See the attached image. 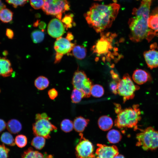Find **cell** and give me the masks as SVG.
<instances>
[{
  "label": "cell",
  "instance_id": "obj_2",
  "mask_svg": "<svg viewBox=\"0 0 158 158\" xmlns=\"http://www.w3.org/2000/svg\"><path fill=\"white\" fill-rule=\"evenodd\" d=\"M151 4L148 0H142L138 8L133 10L132 14L135 16L128 22L130 31L129 37L133 42H139L144 39L150 41L153 38L152 32L148 25Z\"/></svg>",
  "mask_w": 158,
  "mask_h": 158
},
{
  "label": "cell",
  "instance_id": "obj_45",
  "mask_svg": "<svg viewBox=\"0 0 158 158\" xmlns=\"http://www.w3.org/2000/svg\"><path fill=\"white\" fill-rule=\"evenodd\" d=\"M158 14V8H156L154 10ZM154 35H158V29L154 32Z\"/></svg>",
  "mask_w": 158,
  "mask_h": 158
},
{
  "label": "cell",
  "instance_id": "obj_50",
  "mask_svg": "<svg viewBox=\"0 0 158 158\" xmlns=\"http://www.w3.org/2000/svg\"><path fill=\"white\" fill-rule=\"evenodd\" d=\"M113 1L115 3H116L117 2V0H113Z\"/></svg>",
  "mask_w": 158,
  "mask_h": 158
},
{
  "label": "cell",
  "instance_id": "obj_39",
  "mask_svg": "<svg viewBox=\"0 0 158 158\" xmlns=\"http://www.w3.org/2000/svg\"><path fill=\"white\" fill-rule=\"evenodd\" d=\"M63 55L61 54L56 52L55 59L54 61L55 63H57L60 62L63 56Z\"/></svg>",
  "mask_w": 158,
  "mask_h": 158
},
{
  "label": "cell",
  "instance_id": "obj_48",
  "mask_svg": "<svg viewBox=\"0 0 158 158\" xmlns=\"http://www.w3.org/2000/svg\"><path fill=\"white\" fill-rule=\"evenodd\" d=\"M3 55L5 56H7L8 54V52L7 50H4L2 52Z\"/></svg>",
  "mask_w": 158,
  "mask_h": 158
},
{
  "label": "cell",
  "instance_id": "obj_27",
  "mask_svg": "<svg viewBox=\"0 0 158 158\" xmlns=\"http://www.w3.org/2000/svg\"><path fill=\"white\" fill-rule=\"evenodd\" d=\"M0 139L2 142L8 145L13 146L15 145V142L13 136L8 132H5L3 133Z\"/></svg>",
  "mask_w": 158,
  "mask_h": 158
},
{
  "label": "cell",
  "instance_id": "obj_49",
  "mask_svg": "<svg viewBox=\"0 0 158 158\" xmlns=\"http://www.w3.org/2000/svg\"><path fill=\"white\" fill-rule=\"evenodd\" d=\"M131 0H120L121 1H130Z\"/></svg>",
  "mask_w": 158,
  "mask_h": 158
},
{
  "label": "cell",
  "instance_id": "obj_20",
  "mask_svg": "<svg viewBox=\"0 0 158 158\" xmlns=\"http://www.w3.org/2000/svg\"><path fill=\"white\" fill-rule=\"evenodd\" d=\"M8 130L13 134H16L20 132L22 129V126L18 120L12 119L9 120L7 124Z\"/></svg>",
  "mask_w": 158,
  "mask_h": 158
},
{
  "label": "cell",
  "instance_id": "obj_36",
  "mask_svg": "<svg viewBox=\"0 0 158 158\" xmlns=\"http://www.w3.org/2000/svg\"><path fill=\"white\" fill-rule=\"evenodd\" d=\"M118 81L113 80L109 84V87L112 92L115 95L118 93Z\"/></svg>",
  "mask_w": 158,
  "mask_h": 158
},
{
  "label": "cell",
  "instance_id": "obj_51",
  "mask_svg": "<svg viewBox=\"0 0 158 158\" xmlns=\"http://www.w3.org/2000/svg\"><path fill=\"white\" fill-rule=\"evenodd\" d=\"M98 0V1H101V0Z\"/></svg>",
  "mask_w": 158,
  "mask_h": 158
},
{
  "label": "cell",
  "instance_id": "obj_14",
  "mask_svg": "<svg viewBox=\"0 0 158 158\" xmlns=\"http://www.w3.org/2000/svg\"><path fill=\"white\" fill-rule=\"evenodd\" d=\"M153 45L151 49L145 51L143 56L148 67L151 69L158 67V50L155 49Z\"/></svg>",
  "mask_w": 158,
  "mask_h": 158
},
{
  "label": "cell",
  "instance_id": "obj_4",
  "mask_svg": "<svg viewBox=\"0 0 158 158\" xmlns=\"http://www.w3.org/2000/svg\"><path fill=\"white\" fill-rule=\"evenodd\" d=\"M101 33L100 38L92 46V53L102 56L104 61H110L118 55V48L114 47L113 44L116 35L110 32Z\"/></svg>",
  "mask_w": 158,
  "mask_h": 158
},
{
  "label": "cell",
  "instance_id": "obj_1",
  "mask_svg": "<svg viewBox=\"0 0 158 158\" xmlns=\"http://www.w3.org/2000/svg\"><path fill=\"white\" fill-rule=\"evenodd\" d=\"M120 7L119 4H94L84 15L89 25L97 33L110 27L116 18Z\"/></svg>",
  "mask_w": 158,
  "mask_h": 158
},
{
  "label": "cell",
  "instance_id": "obj_15",
  "mask_svg": "<svg viewBox=\"0 0 158 158\" xmlns=\"http://www.w3.org/2000/svg\"><path fill=\"white\" fill-rule=\"evenodd\" d=\"M132 79L137 84L141 85L151 80V77L150 74L145 70L137 69L133 73Z\"/></svg>",
  "mask_w": 158,
  "mask_h": 158
},
{
  "label": "cell",
  "instance_id": "obj_30",
  "mask_svg": "<svg viewBox=\"0 0 158 158\" xmlns=\"http://www.w3.org/2000/svg\"><path fill=\"white\" fill-rule=\"evenodd\" d=\"M61 130L65 133H68L71 131L73 128V124L71 120L65 119L61 122L60 124Z\"/></svg>",
  "mask_w": 158,
  "mask_h": 158
},
{
  "label": "cell",
  "instance_id": "obj_22",
  "mask_svg": "<svg viewBox=\"0 0 158 158\" xmlns=\"http://www.w3.org/2000/svg\"><path fill=\"white\" fill-rule=\"evenodd\" d=\"M122 135L120 132L115 129L110 130L107 135V138L109 142L111 143L115 144L120 142L121 138Z\"/></svg>",
  "mask_w": 158,
  "mask_h": 158
},
{
  "label": "cell",
  "instance_id": "obj_23",
  "mask_svg": "<svg viewBox=\"0 0 158 158\" xmlns=\"http://www.w3.org/2000/svg\"><path fill=\"white\" fill-rule=\"evenodd\" d=\"M13 12L10 9L4 8L0 11V20L5 23L11 22L13 20Z\"/></svg>",
  "mask_w": 158,
  "mask_h": 158
},
{
  "label": "cell",
  "instance_id": "obj_24",
  "mask_svg": "<svg viewBox=\"0 0 158 158\" xmlns=\"http://www.w3.org/2000/svg\"><path fill=\"white\" fill-rule=\"evenodd\" d=\"M49 84V81L48 78L42 76L38 77L34 82L35 86L40 90L45 89L48 86Z\"/></svg>",
  "mask_w": 158,
  "mask_h": 158
},
{
  "label": "cell",
  "instance_id": "obj_37",
  "mask_svg": "<svg viewBox=\"0 0 158 158\" xmlns=\"http://www.w3.org/2000/svg\"><path fill=\"white\" fill-rule=\"evenodd\" d=\"M48 94L49 98L52 100L55 99L58 95L57 91L54 88L49 90L48 91Z\"/></svg>",
  "mask_w": 158,
  "mask_h": 158
},
{
  "label": "cell",
  "instance_id": "obj_29",
  "mask_svg": "<svg viewBox=\"0 0 158 158\" xmlns=\"http://www.w3.org/2000/svg\"><path fill=\"white\" fill-rule=\"evenodd\" d=\"M84 97V95L82 92L77 89L74 88L72 91L71 96V101L73 103H78Z\"/></svg>",
  "mask_w": 158,
  "mask_h": 158
},
{
  "label": "cell",
  "instance_id": "obj_12",
  "mask_svg": "<svg viewBox=\"0 0 158 158\" xmlns=\"http://www.w3.org/2000/svg\"><path fill=\"white\" fill-rule=\"evenodd\" d=\"M65 27L61 20L57 18L52 19L49 22L47 27L48 34L53 38H59L64 34Z\"/></svg>",
  "mask_w": 158,
  "mask_h": 158
},
{
  "label": "cell",
  "instance_id": "obj_5",
  "mask_svg": "<svg viewBox=\"0 0 158 158\" xmlns=\"http://www.w3.org/2000/svg\"><path fill=\"white\" fill-rule=\"evenodd\" d=\"M136 146H141L144 150H153L158 148V131L152 127L142 130L136 135Z\"/></svg>",
  "mask_w": 158,
  "mask_h": 158
},
{
  "label": "cell",
  "instance_id": "obj_16",
  "mask_svg": "<svg viewBox=\"0 0 158 158\" xmlns=\"http://www.w3.org/2000/svg\"><path fill=\"white\" fill-rule=\"evenodd\" d=\"M13 72L10 61L5 57H0V76L8 77L11 75Z\"/></svg>",
  "mask_w": 158,
  "mask_h": 158
},
{
  "label": "cell",
  "instance_id": "obj_13",
  "mask_svg": "<svg viewBox=\"0 0 158 158\" xmlns=\"http://www.w3.org/2000/svg\"><path fill=\"white\" fill-rule=\"evenodd\" d=\"M66 38L60 37L57 38L54 45V48L56 52L65 54L69 53L75 45Z\"/></svg>",
  "mask_w": 158,
  "mask_h": 158
},
{
  "label": "cell",
  "instance_id": "obj_34",
  "mask_svg": "<svg viewBox=\"0 0 158 158\" xmlns=\"http://www.w3.org/2000/svg\"><path fill=\"white\" fill-rule=\"evenodd\" d=\"M30 4L34 9L42 8L44 4V0H30Z\"/></svg>",
  "mask_w": 158,
  "mask_h": 158
},
{
  "label": "cell",
  "instance_id": "obj_41",
  "mask_svg": "<svg viewBox=\"0 0 158 158\" xmlns=\"http://www.w3.org/2000/svg\"><path fill=\"white\" fill-rule=\"evenodd\" d=\"M111 74L113 80L119 81L120 79L117 74H116L113 71H111Z\"/></svg>",
  "mask_w": 158,
  "mask_h": 158
},
{
  "label": "cell",
  "instance_id": "obj_18",
  "mask_svg": "<svg viewBox=\"0 0 158 158\" xmlns=\"http://www.w3.org/2000/svg\"><path fill=\"white\" fill-rule=\"evenodd\" d=\"M89 121L88 119L81 116L76 117L73 123L74 129L76 132L81 133L84 130Z\"/></svg>",
  "mask_w": 158,
  "mask_h": 158
},
{
  "label": "cell",
  "instance_id": "obj_3",
  "mask_svg": "<svg viewBox=\"0 0 158 158\" xmlns=\"http://www.w3.org/2000/svg\"><path fill=\"white\" fill-rule=\"evenodd\" d=\"M115 111L117 114L114 121L115 126L120 129L129 128L138 129V123L141 119V112L138 104L132 107L122 109L121 105L115 103Z\"/></svg>",
  "mask_w": 158,
  "mask_h": 158
},
{
  "label": "cell",
  "instance_id": "obj_33",
  "mask_svg": "<svg viewBox=\"0 0 158 158\" xmlns=\"http://www.w3.org/2000/svg\"><path fill=\"white\" fill-rule=\"evenodd\" d=\"M29 0H6L8 4L12 5L15 8L18 6H24Z\"/></svg>",
  "mask_w": 158,
  "mask_h": 158
},
{
  "label": "cell",
  "instance_id": "obj_28",
  "mask_svg": "<svg viewBox=\"0 0 158 158\" xmlns=\"http://www.w3.org/2000/svg\"><path fill=\"white\" fill-rule=\"evenodd\" d=\"M104 90L103 87L101 85L95 84L92 87L90 93L93 96L96 97H100L104 95Z\"/></svg>",
  "mask_w": 158,
  "mask_h": 158
},
{
  "label": "cell",
  "instance_id": "obj_19",
  "mask_svg": "<svg viewBox=\"0 0 158 158\" xmlns=\"http://www.w3.org/2000/svg\"><path fill=\"white\" fill-rule=\"evenodd\" d=\"M98 124L101 130L107 131L110 129L112 126L113 121L110 117L107 116H103L99 118Z\"/></svg>",
  "mask_w": 158,
  "mask_h": 158
},
{
  "label": "cell",
  "instance_id": "obj_8",
  "mask_svg": "<svg viewBox=\"0 0 158 158\" xmlns=\"http://www.w3.org/2000/svg\"><path fill=\"white\" fill-rule=\"evenodd\" d=\"M140 87L135 85L128 74H125L119 81L118 84V94L123 98V102L133 99L135 93Z\"/></svg>",
  "mask_w": 158,
  "mask_h": 158
},
{
  "label": "cell",
  "instance_id": "obj_7",
  "mask_svg": "<svg viewBox=\"0 0 158 158\" xmlns=\"http://www.w3.org/2000/svg\"><path fill=\"white\" fill-rule=\"evenodd\" d=\"M70 7L67 0H44L42 8L46 14L56 16L61 20L63 13L69 10Z\"/></svg>",
  "mask_w": 158,
  "mask_h": 158
},
{
  "label": "cell",
  "instance_id": "obj_38",
  "mask_svg": "<svg viewBox=\"0 0 158 158\" xmlns=\"http://www.w3.org/2000/svg\"><path fill=\"white\" fill-rule=\"evenodd\" d=\"M6 35L8 39H12L14 35L13 31L10 29L7 28L6 30Z\"/></svg>",
  "mask_w": 158,
  "mask_h": 158
},
{
  "label": "cell",
  "instance_id": "obj_43",
  "mask_svg": "<svg viewBox=\"0 0 158 158\" xmlns=\"http://www.w3.org/2000/svg\"><path fill=\"white\" fill-rule=\"evenodd\" d=\"M69 41H71L74 39V36L71 32H68L67 33L66 38Z\"/></svg>",
  "mask_w": 158,
  "mask_h": 158
},
{
  "label": "cell",
  "instance_id": "obj_40",
  "mask_svg": "<svg viewBox=\"0 0 158 158\" xmlns=\"http://www.w3.org/2000/svg\"><path fill=\"white\" fill-rule=\"evenodd\" d=\"M7 124L3 119H0V132L4 130L6 127Z\"/></svg>",
  "mask_w": 158,
  "mask_h": 158
},
{
  "label": "cell",
  "instance_id": "obj_31",
  "mask_svg": "<svg viewBox=\"0 0 158 158\" xmlns=\"http://www.w3.org/2000/svg\"><path fill=\"white\" fill-rule=\"evenodd\" d=\"M73 16L74 15L73 14H66L62 19L61 21L66 29L71 28L73 25H74L73 21Z\"/></svg>",
  "mask_w": 158,
  "mask_h": 158
},
{
  "label": "cell",
  "instance_id": "obj_52",
  "mask_svg": "<svg viewBox=\"0 0 158 158\" xmlns=\"http://www.w3.org/2000/svg\"></svg>",
  "mask_w": 158,
  "mask_h": 158
},
{
  "label": "cell",
  "instance_id": "obj_11",
  "mask_svg": "<svg viewBox=\"0 0 158 158\" xmlns=\"http://www.w3.org/2000/svg\"><path fill=\"white\" fill-rule=\"evenodd\" d=\"M97 146L95 152L97 157L95 158H114L118 154V148L115 145L97 144Z\"/></svg>",
  "mask_w": 158,
  "mask_h": 158
},
{
  "label": "cell",
  "instance_id": "obj_17",
  "mask_svg": "<svg viewBox=\"0 0 158 158\" xmlns=\"http://www.w3.org/2000/svg\"><path fill=\"white\" fill-rule=\"evenodd\" d=\"M21 158H53V157L46 153L42 154L38 151L34 150L31 147H29L23 152Z\"/></svg>",
  "mask_w": 158,
  "mask_h": 158
},
{
  "label": "cell",
  "instance_id": "obj_10",
  "mask_svg": "<svg viewBox=\"0 0 158 158\" xmlns=\"http://www.w3.org/2000/svg\"><path fill=\"white\" fill-rule=\"evenodd\" d=\"M80 139L75 147V155L77 158H95L94 147L92 143L86 139L83 134H79Z\"/></svg>",
  "mask_w": 158,
  "mask_h": 158
},
{
  "label": "cell",
  "instance_id": "obj_44",
  "mask_svg": "<svg viewBox=\"0 0 158 158\" xmlns=\"http://www.w3.org/2000/svg\"><path fill=\"white\" fill-rule=\"evenodd\" d=\"M6 7V5L2 2L1 0H0V11L2 8Z\"/></svg>",
  "mask_w": 158,
  "mask_h": 158
},
{
  "label": "cell",
  "instance_id": "obj_47",
  "mask_svg": "<svg viewBox=\"0 0 158 158\" xmlns=\"http://www.w3.org/2000/svg\"><path fill=\"white\" fill-rule=\"evenodd\" d=\"M114 158H125V157L122 154H119L116 156Z\"/></svg>",
  "mask_w": 158,
  "mask_h": 158
},
{
  "label": "cell",
  "instance_id": "obj_32",
  "mask_svg": "<svg viewBox=\"0 0 158 158\" xmlns=\"http://www.w3.org/2000/svg\"><path fill=\"white\" fill-rule=\"evenodd\" d=\"M15 143L19 147L22 148L25 147L27 143V138L26 137L23 135H17L15 139Z\"/></svg>",
  "mask_w": 158,
  "mask_h": 158
},
{
  "label": "cell",
  "instance_id": "obj_25",
  "mask_svg": "<svg viewBox=\"0 0 158 158\" xmlns=\"http://www.w3.org/2000/svg\"><path fill=\"white\" fill-rule=\"evenodd\" d=\"M45 144V140L44 138L36 136L32 140L31 142V145L36 149L40 150L44 146Z\"/></svg>",
  "mask_w": 158,
  "mask_h": 158
},
{
  "label": "cell",
  "instance_id": "obj_46",
  "mask_svg": "<svg viewBox=\"0 0 158 158\" xmlns=\"http://www.w3.org/2000/svg\"><path fill=\"white\" fill-rule=\"evenodd\" d=\"M39 22V20H37L33 24V26L34 27H37V26H38Z\"/></svg>",
  "mask_w": 158,
  "mask_h": 158
},
{
  "label": "cell",
  "instance_id": "obj_26",
  "mask_svg": "<svg viewBox=\"0 0 158 158\" xmlns=\"http://www.w3.org/2000/svg\"><path fill=\"white\" fill-rule=\"evenodd\" d=\"M44 37V30H35L31 33V37L33 42L38 43L42 42Z\"/></svg>",
  "mask_w": 158,
  "mask_h": 158
},
{
  "label": "cell",
  "instance_id": "obj_42",
  "mask_svg": "<svg viewBox=\"0 0 158 158\" xmlns=\"http://www.w3.org/2000/svg\"><path fill=\"white\" fill-rule=\"evenodd\" d=\"M46 23L43 21H41L39 22L38 27L42 30H44L46 27Z\"/></svg>",
  "mask_w": 158,
  "mask_h": 158
},
{
  "label": "cell",
  "instance_id": "obj_35",
  "mask_svg": "<svg viewBox=\"0 0 158 158\" xmlns=\"http://www.w3.org/2000/svg\"><path fill=\"white\" fill-rule=\"evenodd\" d=\"M9 150L4 144L0 145V158H8Z\"/></svg>",
  "mask_w": 158,
  "mask_h": 158
},
{
  "label": "cell",
  "instance_id": "obj_9",
  "mask_svg": "<svg viewBox=\"0 0 158 158\" xmlns=\"http://www.w3.org/2000/svg\"><path fill=\"white\" fill-rule=\"evenodd\" d=\"M72 84L74 88L82 92L84 97H90L92 83L88 78L84 71L77 70L74 73L72 80Z\"/></svg>",
  "mask_w": 158,
  "mask_h": 158
},
{
  "label": "cell",
  "instance_id": "obj_21",
  "mask_svg": "<svg viewBox=\"0 0 158 158\" xmlns=\"http://www.w3.org/2000/svg\"><path fill=\"white\" fill-rule=\"evenodd\" d=\"M72 51L73 55L75 58L79 60L84 59L86 55V49L83 46L75 45Z\"/></svg>",
  "mask_w": 158,
  "mask_h": 158
},
{
  "label": "cell",
  "instance_id": "obj_6",
  "mask_svg": "<svg viewBox=\"0 0 158 158\" xmlns=\"http://www.w3.org/2000/svg\"><path fill=\"white\" fill-rule=\"evenodd\" d=\"M50 118L46 114H37L35 116V121L32 125L33 133L36 136L42 137L47 139L50 138L52 131L57 130L56 127L50 121Z\"/></svg>",
  "mask_w": 158,
  "mask_h": 158
},
{
  "label": "cell",
  "instance_id": "obj_53",
  "mask_svg": "<svg viewBox=\"0 0 158 158\" xmlns=\"http://www.w3.org/2000/svg\"></svg>",
  "mask_w": 158,
  "mask_h": 158
}]
</instances>
